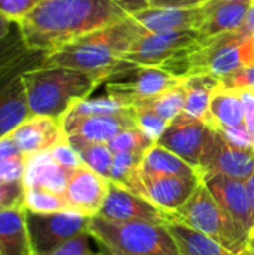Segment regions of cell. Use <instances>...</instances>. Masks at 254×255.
Returning a JSON list of instances; mask_svg holds the SVG:
<instances>
[{
	"label": "cell",
	"mask_w": 254,
	"mask_h": 255,
	"mask_svg": "<svg viewBox=\"0 0 254 255\" xmlns=\"http://www.w3.org/2000/svg\"><path fill=\"white\" fill-rule=\"evenodd\" d=\"M127 18L115 0H42L18 25L28 49L49 54Z\"/></svg>",
	"instance_id": "cell-1"
},
{
	"label": "cell",
	"mask_w": 254,
	"mask_h": 255,
	"mask_svg": "<svg viewBox=\"0 0 254 255\" xmlns=\"http://www.w3.org/2000/svg\"><path fill=\"white\" fill-rule=\"evenodd\" d=\"M147 33L148 30L130 15L121 22L93 31L46 54L42 67H67L106 78L124 63L121 55Z\"/></svg>",
	"instance_id": "cell-2"
},
{
	"label": "cell",
	"mask_w": 254,
	"mask_h": 255,
	"mask_svg": "<svg viewBox=\"0 0 254 255\" xmlns=\"http://www.w3.org/2000/svg\"><path fill=\"white\" fill-rule=\"evenodd\" d=\"M103 76L67 67H33L22 73L31 117L61 120L67 112L103 82Z\"/></svg>",
	"instance_id": "cell-3"
},
{
	"label": "cell",
	"mask_w": 254,
	"mask_h": 255,
	"mask_svg": "<svg viewBox=\"0 0 254 255\" xmlns=\"http://www.w3.org/2000/svg\"><path fill=\"white\" fill-rule=\"evenodd\" d=\"M88 232L102 253L115 255H180L163 224L115 223L100 215L90 218Z\"/></svg>",
	"instance_id": "cell-4"
},
{
	"label": "cell",
	"mask_w": 254,
	"mask_h": 255,
	"mask_svg": "<svg viewBox=\"0 0 254 255\" xmlns=\"http://www.w3.org/2000/svg\"><path fill=\"white\" fill-rule=\"evenodd\" d=\"M172 221L181 223L193 230H198L232 254H238L247 244L249 238L241 235L229 215L214 200L204 182L199 184L192 197L175 212L171 214Z\"/></svg>",
	"instance_id": "cell-5"
},
{
	"label": "cell",
	"mask_w": 254,
	"mask_h": 255,
	"mask_svg": "<svg viewBox=\"0 0 254 255\" xmlns=\"http://www.w3.org/2000/svg\"><path fill=\"white\" fill-rule=\"evenodd\" d=\"M180 82L181 79L172 76L162 67L141 66L124 60L102 84H105L108 96L133 106L136 102L159 96Z\"/></svg>",
	"instance_id": "cell-6"
},
{
	"label": "cell",
	"mask_w": 254,
	"mask_h": 255,
	"mask_svg": "<svg viewBox=\"0 0 254 255\" xmlns=\"http://www.w3.org/2000/svg\"><path fill=\"white\" fill-rule=\"evenodd\" d=\"M90 217L78 212L37 214L27 211V227L34 254L49 253L70 239L88 232Z\"/></svg>",
	"instance_id": "cell-7"
},
{
	"label": "cell",
	"mask_w": 254,
	"mask_h": 255,
	"mask_svg": "<svg viewBox=\"0 0 254 255\" xmlns=\"http://www.w3.org/2000/svg\"><path fill=\"white\" fill-rule=\"evenodd\" d=\"M213 136V128L195 117L181 112L175 117L157 139L156 143L177 154L192 167H195L201 176V164ZM202 179V178H201Z\"/></svg>",
	"instance_id": "cell-8"
},
{
	"label": "cell",
	"mask_w": 254,
	"mask_h": 255,
	"mask_svg": "<svg viewBox=\"0 0 254 255\" xmlns=\"http://www.w3.org/2000/svg\"><path fill=\"white\" fill-rule=\"evenodd\" d=\"M45 57L46 52L34 51L19 66L0 78V139L10 134L21 123L31 117L22 82V73L33 67L42 66Z\"/></svg>",
	"instance_id": "cell-9"
},
{
	"label": "cell",
	"mask_w": 254,
	"mask_h": 255,
	"mask_svg": "<svg viewBox=\"0 0 254 255\" xmlns=\"http://www.w3.org/2000/svg\"><path fill=\"white\" fill-rule=\"evenodd\" d=\"M202 39L204 37L199 30H177L163 33L148 31L121 55V60L141 66L160 67L166 60L193 46Z\"/></svg>",
	"instance_id": "cell-10"
},
{
	"label": "cell",
	"mask_w": 254,
	"mask_h": 255,
	"mask_svg": "<svg viewBox=\"0 0 254 255\" xmlns=\"http://www.w3.org/2000/svg\"><path fill=\"white\" fill-rule=\"evenodd\" d=\"M254 172V149L231 143L220 131L213 130L211 140L201 164V178L211 173L247 181Z\"/></svg>",
	"instance_id": "cell-11"
},
{
	"label": "cell",
	"mask_w": 254,
	"mask_h": 255,
	"mask_svg": "<svg viewBox=\"0 0 254 255\" xmlns=\"http://www.w3.org/2000/svg\"><path fill=\"white\" fill-rule=\"evenodd\" d=\"M97 215L115 223H150L166 226L172 221L169 212L114 182H111L106 200Z\"/></svg>",
	"instance_id": "cell-12"
},
{
	"label": "cell",
	"mask_w": 254,
	"mask_h": 255,
	"mask_svg": "<svg viewBox=\"0 0 254 255\" xmlns=\"http://www.w3.org/2000/svg\"><path fill=\"white\" fill-rule=\"evenodd\" d=\"M202 182L210 190L211 196L220 205V208L234 221L241 235L250 238V233L253 232V218L246 181L211 173L205 175Z\"/></svg>",
	"instance_id": "cell-13"
},
{
	"label": "cell",
	"mask_w": 254,
	"mask_h": 255,
	"mask_svg": "<svg viewBox=\"0 0 254 255\" xmlns=\"http://www.w3.org/2000/svg\"><path fill=\"white\" fill-rule=\"evenodd\" d=\"M109 179L96 173L88 166L81 164L69 175L64 199L72 212L91 218L102 209L109 193Z\"/></svg>",
	"instance_id": "cell-14"
},
{
	"label": "cell",
	"mask_w": 254,
	"mask_h": 255,
	"mask_svg": "<svg viewBox=\"0 0 254 255\" xmlns=\"http://www.w3.org/2000/svg\"><path fill=\"white\" fill-rule=\"evenodd\" d=\"M63 127L67 137L85 142L109 143L118 133L138 127L135 106L126 112L112 115H85L64 117Z\"/></svg>",
	"instance_id": "cell-15"
},
{
	"label": "cell",
	"mask_w": 254,
	"mask_h": 255,
	"mask_svg": "<svg viewBox=\"0 0 254 255\" xmlns=\"http://www.w3.org/2000/svg\"><path fill=\"white\" fill-rule=\"evenodd\" d=\"M141 179L142 197L169 214L181 208L202 182L201 178L153 173L145 170L141 172Z\"/></svg>",
	"instance_id": "cell-16"
},
{
	"label": "cell",
	"mask_w": 254,
	"mask_h": 255,
	"mask_svg": "<svg viewBox=\"0 0 254 255\" xmlns=\"http://www.w3.org/2000/svg\"><path fill=\"white\" fill-rule=\"evenodd\" d=\"M10 137L27 158L46 152L67 140L63 121L42 115L27 118L10 133Z\"/></svg>",
	"instance_id": "cell-17"
},
{
	"label": "cell",
	"mask_w": 254,
	"mask_h": 255,
	"mask_svg": "<svg viewBox=\"0 0 254 255\" xmlns=\"http://www.w3.org/2000/svg\"><path fill=\"white\" fill-rule=\"evenodd\" d=\"M205 16L207 9L204 3L193 7H148L132 13V18L150 33L199 30Z\"/></svg>",
	"instance_id": "cell-18"
},
{
	"label": "cell",
	"mask_w": 254,
	"mask_h": 255,
	"mask_svg": "<svg viewBox=\"0 0 254 255\" xmlns=\"http://www.w3.org/2000/svg\"><path fill=\"white\" fill-rule=\"evenodd\" d=\"M73 169L61 166L49 151L28 158L24 184L25 188H43L64 196L69 175Z\"/></svg>",
	"instance_id": "cell-19"
},
{
	"label": "cell",
	"mask_w": 254,
	"mask_h": 255,
	"mask_svg": "<svg viewBox=\"0 0 254 255\" xmlns=\"http://www.w3.org/2000/svg\"><path fill=\"white\" fill-rule=\"evenodd\" d=\"M207 16L199 28L202 37H213L222 33H228L240 28L249 9L252 6V0L244 1H205Z\"/></svg>",
	"instance_id": "cell-20"
},
{
	"label": "cell",
	"mask_w": 254,
	"mask_h": 255,
	"mask_svg": "<svg viewBox=\"0 0 254 255\" xmlns=\"http://www.w3.org/2000/svg\"><path fill=\"white\" fill-rule=\"evenodd\" d=\"M0 253L1 255H36L28 235L25 208L0 212Z\"/></svg>",
	"instance_id": "cell-21"
},
{
	"label": "cell",
	"mask_w": 254,
	"mask_h": 255,
	"mask_svg": "<svg viewBox=\"0 0 254 255\" xmlns=\"http://www.w3.org/2000/svg\"><path fill=\"white\" fill-rule=\"evenodd\" d=\"M183 81L187 88L184 112L205 123L208 127L214 130L217 124L211 114L210 103H211V97L214 91L222 85L220 81L211 75H198V76H192Z\"/></svg>",
	"instance_id": "cell-22"
},
{
	"label": "cell",
	"mask_w": 254,
	"mask_h": 255,
	"mask_svg": "<svg viewBox=\"0 0 254 255\" xmlns=\"http://www.w3.org/2000/svg\"><path fill=\"white\" fill-rule=\"evenodd\" d=\"M210 109L217 124L214 130L246 126L244 103L241 100L238 90L225 88L220 85L211 97Z\"/></svg>",
	"instance_id": "cell-23"
},
{
	"label": "cell",
	"mask_w": 254,
	"mask_h": 255,
	"mask_svg": "<svg viewBox=\"0 0 254 255\" xmlns=\"http://www.w3.org/2000/svg\"><path fill=\"white\" fill-rule=\"evenodd\" d=\"M166 227L177 244L180 255H234L207 235L181 223L171 221Z\"/></svg>",
	"instance_id": "cell-24"
},
{
	"label": "cell",
	"mask_w": 254,
	"mask_h": 255,
	"mask_svg": "<svg viewBox=\"0 0 254 255\" xmlns=\"http://www.w3.org/2000/svg\"><path fill=\"white\" fill-rule=\"evenodd\" d=\"M145 152H117L111 169L109 181L121 188L142 197V161Z\"/></svg>",
	"instance_id": "cell-25"
},
{
	"label": "cell",
	"mask_w": 254,
	"mask_h": 255,
	"mask_svg": "<svg viewBox=\"0 0 254 255\" xmlns=\"http://www.w3.org/2000/svg\"><path fill=\"white\" fill-rule=\"evenodd\" d=\"M142 170L153 173H165V175H177L187 178H201L198 170L180 158L177 154L163 148L159 143H154L144 155Z\"/></svg>",
	"instance_id": "cell-26"
},
{
	"label": "cell",
	"mask_w": 254,
	"mask_h": 255,
	"mask_svg": "<svg viewBox=\"0 0 254 255\" xmlns=\"http://www.w3.org/2000/svg\"><path fill=\"white\" fill-rule=\"evenodd\" d=\"M186 99H187V88H186L184 81H181L180 84L166 90L165 93L150 97V99L139 100L133 106L147 108V109L153 111L154 114H157L165 121L171 123L175 117H178L181 112H184Z\"/></svg>",
	"instance_id": "cell-27"
},
{
	"label": "cell",
	"mask_w": 254,
	"mask_h": 255,
	"mask_svg": "<svg viewBox=\"0 0 254 255\" xmlns=\"http://www.w3.org/2000/svg\"><path fill=\"white\" fill-rule=\"evenodd\" d=\"M67 140L72 145V148L79 154L85 166H88L91 170L102 175L103 178L109 179L112 163H114V152L111 151L108 143L85 142L72 137H67Z\"/></svg>",
	"instance_id": "cell-28"
},
{
	"label": "cell",
	"mask_w": 254,
	"mask_h": 255,
	"mask_svg": "<svg viewBox=\"0 0 254 255\" xmlns=\"http://www.w3.org/2000/svg\"><path fill=\"white\" fill-rule=\"evenodd\" d=\"M34 51L25 46L19 31V25L18 22H15L10 33L0 40V78L19 66Z\"/></svg>",
	"instance_id": "cell-29"
},
{
	"label": "cell",
	"mask_w": 254,
	"mask_h": 255,
	"mask_svg": "<svg viewBox=\"0 0 254 255\" xmlns=\"http://www.w3.org/2000/svg\"><path fill=\"white\" fill-rule=\"evenodd\" d=\"M25 209L37 214L70 211L63 194L43 188H25Z\"/></svg>",
	"instance_id": "cell-30"
},
{
	"label": "cell",
	"mask_w": 254,
	"mask_h": 255,
	"mask_svg": "<svg viewBox=\"0 0 254 255\" xmlns=\"http://www.w3.org/2000/svg\"><path fill=\"white\" fill-rule=\"evenodd\" d=\"M133 106L126 105L124 102L112 97V96H105L99 99H85L78 102L66 117H85V115H112V114H120L132 109Z\"/></svg>",
	"instance_id": "cell-31"
},
{
	"label": "cell",
	"mask_w": 254,
	"mask_h": 255,
	"mask_svg": "<svg viewBox=\"0 0 254 255\" xmlns=\"http://www.w3.org/2000/svg\"><path fill=\"white\" fill-rule=\"evenodd\" d=\"M156 140L144 133L139 126L118 133L108 145L114 154L117 152H147Z\"/></svg>",
	"instance_id": "cell-32"
},
{
	"label": "cell",
	"mask_w": 254,
	"mask_h": 255,
	"mask_svg": "<svg viewBox=\"0 0 254 255\" xmlns=\"http://www.w3.org/2000/svg\"><path fill=\"white\" fill-rule=\"evenodd\" d=\"M25 208V184L22 181L0 179V212Z\"/></svg>",
	"instance_id": "cell-33"
},
{
	"label": "cell",
	"mask_w": 254,
	"mask_h": 255,
	"mask_svg": "<svg viewBox=\"0 0 254 255\" xmlns=\"http://www.w3.org/2000/svg\"><path fill=\"white\" fill-rule=\"evenodd\" d=\"M136 111V120H138V126L139 128L147 133L153 140L157 142V139L162 136V133L166 130L168 127V121H165L163 118H160L157 114H154L153 111L142 108V106H135Z\"/></svg>",
	"instance_id": "cell-34"
},
{
	"label": "cell",
	"mask_w": 254,
	"mask_h": 255,
	"mask_svg": "<svg viewBox=\"0 0 254 255\" xmlns=\"http://www.w3.org/2000/svg\"><path fill=\"white\" fill-rule=\"evenodd\" d=\"M93 241H94V238L90 235V232H85V233L70 239L69 242L60 245L58 248L39 255H90L96 253L93 250Z\"/></svg>",
	"instance_id": "cell-35"
},
{
	"label": "cell",
	"mask_w": 254,
	"mask_h": 255,
	"mask_svg": "<svg viewBox=\"0 0 254 255\" xmlns=\"http://www.w3.org/2000/svg\"><path fill=\"white\" fill-rule=\"evenodd\" d=\"M42 0H1L0 13L13 22H19L25 18Z\"/></svg>",
	"instance_id": "cell-36"
},
{
	"label": "cell",
	"mask_w": 254,
	"mask_h": 255,
	"mask_svg": "<svg viewBox=\"0 0 254 255\" xmlns=\"http://www.w3.org/2000/svg\"><path fill=\"white\" fill-rule=\"evenodd\" d=\"M222 87L225 88H232V90H240V88H247L254 87V66L243 67L225 78L220 79Z\"/></svg>",
	"instance_id": "cell-37"
},
{
	"label": "cell",
	"mask_w": 254,
	"mask_h": 255,
	"mask_svg": "<svg viewBox=\"0 0 254 255\" xmlns=\"http://www.w3.org/2000/svg\"><path fill=\"white\" fill-rule=\"evenodd\" d=\"M49 152H51V155L61 166H64L67 169H76L81 164H84L82 160H81V157H79V154L72 148V145L69 143V140L63 142V143H60L57 146H54L52 149H49Z\"/></svg>",
	"instance_id": "cell-38"
},
{
	"label": "cell",
	"mask_w": 254,
	"mask_h": 255,
	"mask_svg": "<svg viewBox=\"0 0 254 255\" xmlns=\"http://www.w3.org/2000/svg\"><path fill=\"white\" fill-rule=\"evenodd\" d=\"M241 100L244 103V111H246V126L247 130L254 139V87L247 88H240L238 90Z\"/></svg>",
	"instance_id": "cell-39"
},
{
	"label": "cell",
	"mask_w": 254,
	"mask_h": 255,
	"mask_svg": "<svg viewBox=\"0 0 254 255\" xmlns=\"http://www.w3.org/2000/svg\"><path fill=\"white\" fill-rule=\"evenodd\" d=\"M150 7H193L205 3V0H148Z\"/></svg>",
	"instance_id": "cell-40"
},
{
	"label": "cell",
	"mask_w": 254,
	"mask_h": 255,
	"mask_svg": "<svg viewBox=\"0 0 254 255\" xmlns=\"http://www.w3.org/2000/svg\"><path fill=\"white\" fill-rule=\"evenodd\" d=\"M126 12H129L130 15L135 13V12H139V10H144V9H148L150 7V3L148 0H115Z\"/></svg>",
	"instance_id": "cell-41"
},
{
	"label": "cell",
	"mask_w": 254,
	"mask_h": 255,
	"mask_svg": "<svg viewBox=\"0 0 254 255\" xmlns=\"http://www.w3.org/2000/svg\"><path fill=\"white\" fill-rule=\"evenodd\" d=\"M241 28H243L246 33H249V34L254 36V6L253 4L250 6L249 13H247V16H246V21H244V24L241 25Z\"/></svg>",
	"instance_id": "cell-42"
},
{
	"label": "cell",
	"mask_w": 254,
	"mask_h": 255,
	"mask_svg": "<svg viewBox=\"0 0 254 255\" xmlns=\"http://www.w3.org/2000/svg\"><path fill=\"white\" fill-rule=\"evenodd\" d=\"M13 25H15L13 21L7 19L6 16H3V15L0 13V40L4 39V37L10 33V30L13 28Z\"/></svg>",
	"instance_id": "cell-43"
},
{
	"label": "cell",
	"mask_w": 254,
	"mask_h": 255,
	"mask_svg": "<svg viewBox=\"0 0 254 255\" xmlns=\"http://www.w3.org/2000/svg\"><path fill=\"white\" fill-rule=\"evenodd\" d=\"M247 185V193H249V199H250V206H252V218H253V230H254V172L252 176L246 181Z\"/></svg>",
	"instance_id": "cell-44"
},
{
	"label": "cell",
	"mask_w": 254,
	"mask_h": 255,
	"mask_svg": "<svg viewBox=\"0 0 254 255\" xmlns=\"http://www.w3.org/2000/svg\"><path fill=\"white\" fill-rule=\"evenodd\" d=\"M235 255H254V250H253V247L250 245V244H247L238 254H235Z\"/></svg>",
	"instance_id": "cell-45"
},
{
	"label": "cell",
	"mask_w": 254,
	"mask_h": 255,
	"mask_svg": "<svg viewBox=\"0 0 254 255\" xmlns=\"http://www.w3.org/2000/svg\"><path fill=\"white\" fill-rule=\"evenodd\" d=\"M249 244L253 247V250H254V230L250 233V238H249Z\"/></svg>",
	"instance_id": "cell-46"
},
{
	"label": "cell",
	"mask_w": 254,
	"mask_h": 255,
	"mask_svg": "<svg viewBox=\"0 0 254 255\" xmlns=\"http://www.w3.org/2000/svg\"><path fill=\"white\" fill-rule=\"evenodd\" d=\"M205 1H244V0H205Z\"/></svg>",
	"instance_id": "cell-47"
},
{
	"label": "cell",
	"mask_w": 254,
	"mask_h": 255,
	"mask_svg": "<svg viewBox=\"0 0 254 255\" xmlns=\"http://www.w3.org/2000/svg\"><path fill=\"white\" fill-rule=\"evenodd\" d=\"M90 255H105L102 251H96V253H93V254H90Z\"/></svg>",
	"instance_id": "cell-48"
},
{
	"label": "cell",
	"mask_w": 254,
	"mask_h": 255,
	"mask_svg": "<svg viewBox=\"0 0 254 255\" xmlns=\"http://www.w3.org/2000/svg\"><path fill=\"white\" fill-rule=\"evenodd\" d=\"M105 255H115V254H108V253H103Z\"/></svg>",
	"instance_id": "cell-49"
},
{
	"label": "cell",
	"mask_w": 254,
	"mask_h": 255,
	"mask_svg": "<svg viewBox=\"0 0 254 255\" xmlns=\"http://www.w3.org/2000/svg\"><path fill=\"white\" fill-rule=\"evenodd\" d=\"M252 4H253V6H254V0H252Z\"/></svg>",
	"instance_id": "cell-50"
},
{
	"label": "cell",
	"mask_w": 254,
	"mask_h": 255,
	"mask_svg": "<svg viewBox=\"0 0 254 255\" xmlns=\"http://www.w3.org/2000/svg\"><path fill=\"white\" fill-rule=\"evenodd\" d=\"M0 255H1V253H0Z\"/></svg>",
	"instance_id": "cell-51"
},
{
	"label": "cell",
	"mask_w": 254,
	"mask_h": 255,
	"mask_svg": "<svg viewBox=\"0 0 254 255\" xmlns=\"http://www.w3.org/2000/svg\"><path fill=\"white\" fill-rule=\"evenodd\" d=\"M0 1H1V0H0Z\"/></svg>",
	"instance_id": "cell-52"
}]
</instances>
